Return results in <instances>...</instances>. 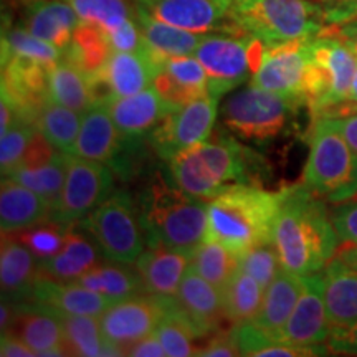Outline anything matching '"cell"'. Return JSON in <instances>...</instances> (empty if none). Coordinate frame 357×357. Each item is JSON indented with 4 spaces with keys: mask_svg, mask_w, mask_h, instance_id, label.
Returning <instances> with one entry per match:
<instances>
[{
    "mask_svg": "<svg viewBox=\"0 0 357 357\" xmlns=\"http://www.w3.org/2000/svg\"><path fill=\"white\" fill-rule=\"evenodd\" d=\"M333 329L323 296V276L312 273L305 276V288L291 316L270 336L294 346H316L328 342Z\"/></svg>",
    "mask_w": 357,
    "mask_h": 357,
    "instance_id": "obj_18",
    "label": "cell"
},
{
    "mask_svg": "<svg viewBox=\"0 0 357 357\" xmlns=\"http://www.w3.org/2000/svg\"><path fill=\"white\" fill-rule=\"evenodd\" d=\"M82 19L65 0H33L25 8L24 25L35 37L65 50L75 37Z\"/></svg>",
    "mask_w": 357,
    "mask_h": 357,
    "instance_id": "obj_25",
    "label": "cell"
},
{
    "mask_svg": "<svg viewBox=\"0 0 357 357\" xmlns=\"http://www.w3.org/2000/svg\"><path fill=\"white\" fill-rule=\"evenodd\" d=\"M82 113L66 108L63 105L52 101L47 96L40 108L37 126L38 131L61 153L71 154L82 128Z\"/></svg>",
    "mask_w": 357,
    "mask_h": 357,
    "instance_id": "obj_39",
    "label": "cell"
},
{
    "mask_svg": "<svg viewBox=\"0 0 357 357\" xmlns=\"http://www.w3.org/2000/svg\"><path fill=\"white\" fill-rule=\"evenodd\" d=\"M190 268L222 291L238 270V255L217 240L205 238L192 253Z\"/></svg>",
    "mask_w": 357,
    "mask_h": 357,
    "instance_id": "obj_41",
    "label": "cell"
},
{
    "mask_svg": "<svg viewBox=\"0 0 357 357\" xmlns=\"http://www.w3.org/2000/svg\"><path fill=\"white\" fill-rule=\"evenodd\" d=\"M38 131V126L26 119H17L7 132H3L2 141H0V169L2 176H7L19 166L22 155H24L26 146L35 132Z\"/></svg>",
    "mask_w": 357,
    "mask_h": 357,
    "instance_id": "obj_46",
    "label": "cell"
},
{
    "mask_svg": "<svg viewBox=\"0 0 357 357\" xmlns=\"http://www.w3.org/2000/svg\"><path fill=\"white\" fill-rule=\"evenodd\" d=\"M124 356H134V357H162L167 356L164 346L160 344L159 337L155 333L149 334V336L139 339V341L132 342L124 349Z\"/></svg>",
    "mask_w": 357,
    "mask_h": 357,
    "instance_id": "obj_52",
    "label": "cell"
},
{
    "mask_svg": "<svg viewBox=\"0 0 357 357\" xmlns=\"http://www.w3.org/2000/svg\"><path fill=\"white\" fill-rule=\"evenodd\" d=\"M328 347L336 354L357 356V323L349 328H334L328 339Z\"/></svg>",
    "mask_w": 357,
    "mask_h": 357,
    "instance_id": "obj_50",
    "label": "cell"
},
{
    "mask_svg": "<svg viewBox=\"0 0 357 357\" xmlns=\"http://www.w3.org/2000/svg\"><path fill=\"white\" fill-rule=\"evenodd\" d=\"M334 258H337L342 265L351 268V270L357 271V243H342L341 247H337Z\"/></svg>",
    "mask_w": 357,
    "mask_h": 357,
    "instance_id": "obj_56",
    "label": "cell"
},
{
    "mask_svg": "<svg viewBox=\"0 0 357 357\" xmlns=\"http://www.w3.org/2000/svg\"><path fill=\"white\" fill-rule=\"evenodd\" d=\"M305 288V276L281 268L276 278L268 284L253 324L268 334H273L287 323Z\"/></svg>",
    "mask_w": 357,
    "mask_h": 357,
    "instance_id": "obj_29",
    "label": "cell"
},
{
    "mask_svg": "<svg viewBox=\"0 0 357 357\" xmlns=\"http://www.w3.org/2000/svg\"><path fill=\"white\" fill-rule=\"evenodd\" d=\"M323 33H333L341 40H344L357 55V17H352V19L342 22V24L333 25V29L328 26Z\"/></svg>",
    "mask_w": 357,
    "mask_h": 357,
    "instance_id": "obj_55",
    "label": "cell"
},
{
    "mask_svg": "<svg viewBox=\"0 0 357 357\" xmlns=\"http://www.w3.org/2000/svg\"><path fill=\"white\" fill-rule=\"evenodd\" d=\"M283 189L271 192L255 184L223 190L208 200L207 238L217 240L242 255L257 245L271 242Z\"/></svg>",
    "mask_w": 357,
    "mask_h": 357,
    "instance_id": "obj_4",
    "label": "cell"
},
{
    "mask_svg": "<svg viewBox=\"0 0 357 357\" xmlns=\"http://www.w3.org/2000/svg\"><path fill=\"white\" fill-rule=\"evenodd\" d=\"M47 95L52 101L82 114L98 102L91 77L65 55L48 70Z\"/></svg>",
    "mask_w": 357,
    "mask_h": 357,
    "instance_id": "obj_30",
    "label": "cell"
},
{
    "mask_svg": "<svg viewBox=\"0 0 357 357\" xmlns=\"http://www.w3.org/2000/svg\"><path fill=\"white\" fill-rule=\"evenodd\" d=\"M261 167L258 154L231 136L205 139L169 159L172 181L189 195L204 200L235 185H258Z\"/></svg>",
    "mask_w": 357,
    "mask_h": 357,
    "instance_id": "obj_2",
    "label": "cell"
},
{
    "mask_svg": "<svg viewBox=\"0 0 357 357\" xmlns=\"http://www.w3.org/2000/svg\"><path fill=\"white\" fill-rule=\"evenodd\" d=\"M60 316L65 328L66 356H123V351L105 336L98 316L66 312H60Z\"/></svg>",
    "mask_w": 357,
    "mask_h": 357,
    "instance_id": "obj_33",
    "label": "cell"
},
{
    "mask_svg": "<svg viewBox=\"0 0 357 357\" xmlns=\"http://www.w3.org/2000/svg\"><path fill=\"white\" fill-rule=\"evenodd\" d=\"M236 346L242 356L255 357H310L329 354V347L323 344L316 346H294L281 342L271 337L253 323L236 324L231 329Z\"/></svg>",
    "mask_w": 357,
    "mask_h": 357,
    "instance_id": "obj_34",
    "label": "cell"
},
{
    "mask_svg": "<svg viewBox=\"0 0 357 357\" xmlns=\"http://www.w3.org/2000/svg\"><path fill=\"white\" fill-rule=\"evenodd\" d=\"M114 171L108 164L70 154L68 172L60 197L53 204L50 220L71 229L113 194Z\"/></svg>",
    "mask_w": 357,
    "mask_h": 357,
    "instance_id": "obj_11",
    "label": "cell"
},
{
    "mask_svg": "<svg viewBox=\"0 0 357 357\" xmlns=\"http://www.w3.org/2000/svg\"><path fill=\"white\" fill-rule=\"evenodd\" d=\"M63 55L65 50L35 37L25 26H10L2 33V63L10 58H25L52 66Z\"/></svg>",
    "mask_w": 357,
    "mask_h": 357,
    "instance_id": "obj_42",
    "label": "cell"
},
{
    "mask_svg": "<svg viewBox=\"0 0 357 357\" xmlns=\"http://www.w3.org/2000/svg\"><path fill=\"white\" fill-rule=\"evenodd\" d=\"M106 102L116 128L128 142H139L144 136H149L167 113L176 109L160 96L154 84L136 95L114 98Z\"/></svg>",
    "mask_w": 357,
    "mask_h": 357,
    "instance_id": "obj_20",
    "label": "cell"
},
{
    "mask_svg": "<svg viewBox=\"0 0 357 357\" xmlns=\"http://www.w3.org/2000/svg\"><path fill=\"white\" fill-rule=\"evenodd\" d=\"M0 356L2 357H32L37 356L33 349H30L29 346L22 341L20 337H17L15 334L10 331L2 333V339H0Z\"/></svg>",
    "mask_w": 357,
    "mask_h": 357,
    "instance_id": "obj_54",
    "label": "cell"
},
{
    "mask_svg": "<svg viewBox=\"0 0 357 357\" xmlns=\"http://www.w3.org/2000/svg\"><path fill=\"white\" fill-rule=\"evenodd\" d=\"M32 301L66 314H89L98 318L114 303L77 281H58L43 275L35 281Z\"/></svg>",
    "mask_w": 357,
    "mask_h": 357,
    "instance_id": "obj_23",
    "label": "cell"
},
{
    "mask_svg": "<svg viewBox=\"0 0 357 357\" xmlns=\"http://www.w3.org/2000/svg\"><path fill=\"white\" fill-rule=\"evenodd\" d=\"M144 293L155 298H174L190 268V257L166 247H149L136 263Z\"/></svg>",
    "mask_w": 357,
    "mask_h": 357,
    "instance_id": "obj_24",
    "label": "cell"
},
{
    "mask_svg": "<svg viewBox=\"0 0 357 357\" xmlns=\"http://www.w3.org/2000/svg\"><path fill=\"white\" fill-rule=\"evenodd\" d=\"M68 230L70 229H66V227L48 218V220L37 223V225L20 230L17 238L25 247L30 248V252L38 258V261H42L60 252L65 243V236Z\"/></svg>",
    "mask_w": 357,
    "mask_h": 357,
    "instance_id": "obj_44",
    "label": "cell"
},
{
    "mask_svg": "<svg viewBox=\"0 0 357 357\" xmlns=\"http://www.w3.org/2000/svg\"><path fill=\"white\" fill-rule=\"evenodd\" d=\"M162 58L151 48L144 52L111 50L102 68L91 77L96 101L131 96L151 88Z\"/></svg>",
    "mask_w": 357,
    "mask_h": 357,
    "instance_id": "obj_13",
    "label": "cell"
},
{
    "mask_svg": "<svg viewBox=\"0 0 357 357\" xmlns=\"http://www.w3.org/2000/svg\"><path fill=\"white\" fill-rule=\"evenodd\" d=\"M164 311V298H155L149 293L144 296L136 294L126 300L114 301L102 312L100 316L101 329L108 341L118 346L124 356L128 346L155 331Z\"/></svg>",
    "mask_w": 357,
    "mask_h": 357,
    "instance_id": "obj_17",
    "label": "cell"
},
{
    "mask_svg": "<svg viewBox=\"0 0 357 357\" xmlns=\"http://www.w3.org/2000/svg\"><path fill=\"white\" fill-rule=\"evenodd\" d=\"M58 149L52 144L42 132L37 131L26 146L24 155H22L19 166L17 167H40L43 164L50 162L55 158Z\"/></svg>",
    "mask_w": 357,
    "mask_h": 357,
    "instance_id": "obj_49",
    "label": "cell"
},
{
    "mask_svg": "<svg viewBox=\"0 0 357 357\" xmlns=\"http://www.w3.org/2000/svg\"><path fill=\"white\" fill-rule=\"evenodd\" d=\"M281 268L283 266L273 242L257 245L238 257V270L253 276L265 289L276 278Z\"/></svg>",
    "mask_w": 357,
    "mask_h": 357,
    "instance_id": "obj_45",
    "label": "cell"
},
{
    "mask_svg": "<svg viewBox=\"0 0 357 357\" xmlns=\"http://www.w3.org/2000/svg\"><path fill=\"white\" fill-rule=\"evenodd\" d=\"M326 3H334V6H349V3H357V0H321Z\"/></svg>",
    "mask_w": 357,
    "mask_h": 357,
    "instance_id": "obj_58",
    "label": "cell"
},
{
    "mask_svg": "<svg viewBox=\"0 0 357 357\" xmlns=\"http://www.w3.org/2000/svg\"><path fill=\"white\" fill-rule=\"evenodd\" d=\"M70 154L58 151L55 158L50 162L43 164L40 167H15L7 176L12 181L29 187L33 192L47 200L52 205L60 197L61 189H63L66 181V172H68Z\"/></svg>",
    "mask_w": 357,
    "mask_h": 357,
    "instance_id": "obj_38",
    "label": "cell"
},
{
    "mask_svg": "<svg viewBox=\"0 0 357 357\" xmlns=\"http://www.w3.org/2000/svg\"><path fill=\"white\" fill-rule=\"evenodd\" d=\"M77 10L82 22L100 26L105 33L113 32L134 17V6L126 0H65Z\"/></svg>",
    "mask_w": 357,
    "mask_h": 357,
    "instance_id": "obj_43",
    "label": "cell"
},
{
    "mask_svg": "<svg viewBox=\"0 0 357 357\" xmlns=\"http://www.w3.org/2000/svg\"><path fill=\"white\" fill-rule=\"evenodd\" d=\"M265 43L248 33H205L194 55L208 77V93L222 98L258 70Z\"/></svg>",
    "mask_w": 357,
    "mask_h": 357,
    "instance_id": "obj_10",
    "label": "cell"
},
{
    "mask_svg": "<svg viewBox=\"0 0 357 357\" xmlns=\"http://www.w3.org/2000/svg\"><path fill=\"white\" fill-rule=\"evenodd\" d=\"M139 142L124 141L109 113L108 102L100 101L93 105L82 116V128L75 141L71 155L108 164L114 172L126 174V151Z\"/></svg>",
    "mask_w": 357,
    "mask_h": 357,
    "instance_id": "obj_14",
    "label": "cell"
},
{
    "mask_svg": "<svg viewBox=\"0 0 357 357\" xmlns=\"http://www.w3.org/2000/svg\"><path fill=\"white\" fill-rule=\"evenodd\" d=\"M111 50L116 52H144L147 50V43L137 24L136 17H131L124 24H121L113 32L106 33Z\"/></svg>",
    "mask_w": 357,
    "mask_h": 357,
    "instance_id": "obj_47",
    "label": "cell"
},
{
    "mask_svg": "<svg viewBox=\"0 0 357 357\" xmlns=\"http://www.w3.org/2000/svg\"><path fill=\"white\" fill-rule=\"evenodd\" d=\"M154 88L174 108L208 95V77L195 55L164 56L154 78Z\"/></svg>",
    "mask_w": 357,
    "mask_h": 357,
    "instance_id": "obj_21",
    "label": "cell"
},
{
    "mask_svg": "<svg viewBox=\"0 0 357 357\" xmlns=\"http://www.w3.org/2000/svg\"><path fill=\"white\" fill-rule=\"evenodd\" d=\"M111 53L108 37L100 26L82 22L71 43L65 48V58L78 65L89 77L102 68Z\"/></svg>",
    "mask_w": 357,
    "mask_h": 357,
    "instance_id": "obj_40",
    "label": "cell"
},
{
    "mask_svg": "<svg viewBox=\"0 0 357 357\" xmlns=\"http://www.w3.org/2000/svg\"><path fill=\"white\" fill-rule=\"evenodd\" d=\"M139 217L149 247L192 253L207 238L208 204L189 195L172 178L158 176L139 199Z\"/></svg>",
    "mask_w": 357,
    "mask_h": 357,
    "instance_id": "obj_3",
    "label": "cell"
},
{
    "mask_svg": "<svg viewBox=\"0 0 357 357\" xmlns=\"http://www.w3.org/2000/svg\"><path fill=\"white\" fill-rule=\"evenodd\" d=\"M7 331L20 337L37 356H66L63 321L53 307L37 301L15 303V314Z\"/></svg>",
    "mask_w": 357,
    "mask_h": 357,
    "instance_id": "obj_19",
    "label": "cell"
},
{
    "mask_svg": "<svg viewBox=\"0 0 357 357\" xmlns=\"http://www.w3.org/2000/svg\"><path fill=\"white\" fill-rule=\"evenodd\" d=\"M109 261L134 265L146 247L139 208L128 192L111 194L79 222Z\"/></svg>",
    "mask_w": 357,
    "mask_h": 357,
    "instance_id": "obj_9",
    "label": "cell"
},
{
    "mask_svg": "<svg viewBox=\"0 0 357 357\" xmlns=\"http://www.w3.org/2000/svg\"><path fill=\"white\" fill-rule=\"evenodd\" d=\"M77 283L83 284L93 291L108 296L111 301H121L126 298L136 296L144 291L142 280L137 270H132L124 263H98L91 270L86 271Z\"/></svg>",
    "mask_w": 357,
    "mask_h": 357,
    "instance_id": "obj_35",
    "label": "cell"
},
{
    "mask_svg": "<svg viewBox=\"0 0 357 357\" xmlns=\"http://www.w3.org/2000/svg\"><path fill=\"white\" fill-rule=\"evenodd\" d=\"M38 276V258L17 236L2 231V252H0L2 298L12 303L32 301L33 287Z\"/></svg>",
    "mask_w": 357,
    "mask_h": 357,
    "instance_id": "obj_22",
    "label": "cell"
},
{
    "mask_svg": "<svg viewBox=\"0 0 357 357\" xmlns=\"http://www.w3.org/2000/svg\"><path fill=\"white\" fill-rule=\"evenodd\" d=\"M223 314L234 324L252 323L260 310L265 288L242 270H236L222 289Z\"/></svg>",
    "mask_w": 357,
    "mask_h": 357,
    "instance_id": "obj_37",
    "label": "cell"
},
{
    "mask_svg": "<svg viewBox=\"0 0 357 357\" xmlns=\"http://www.w3.org/2000/svg\"><path fill=\"white\" fill-rule=\"evenodd\" d=\"M331 220L342 243H357V200L337 204L331 212Z\"/></svg>",
    "mask_w": 357,
    "mask_h": 357,
    "instance_id": "obj_48",
    "label": "cell"
},
{
    "mask_svg": "<svg viewBox=\"0 0 357 357\" xmlns=\"http://www.w3.org/2000/svg\"><path fill=\"white\" fill-rule=\"evenodd\" d=\"M310 61L311 38L266 47L261 63L252 77V84L268 91L296 96L305 101Z\"/></svg>",
    "mask_w": 357,
    "mask_h": 357,
    "instance_id": "obj_15",
    "label": "cell"
},
{
    "mask_svg": "<svg viewBox=\"0 0 357 357\" xmlns=\"http://www.w3.org/2000/svg\"><path fill=\"white\" fill-rule=\"evenodd\" d=\"M323 296L333 328L357 323V271L333 258L324 268Z\"/></svg>",
    "mask_w": 357,
    "mask_h": 357,
    "instance_id": "obj_28",
    "label": "cell"
},
{
    "mask_svg": "<svg viewBox=\"0 0 357 357\" xmlns=\"http://www.w3.org/2000/svg\"><path fill=\"white\" fill-rule=\"evenodd\" d=\"M149 15L195 33H243L230 20V0H132Z\"/></svg>",
    "mask_w": 357,
    "mask_h": 357,
    "instance_id": "obj_16",
    "label": "cell"
},
{
    "mask_svg": "<svg viewBox=\"0 0 357 357\" xmlns=\"http://www.w3.org/2000/svg\"><path fill=\"white\" fill-rule=\"evenodd\" d=\"M281 266L306 276L319 273L336 255L339 236L326 200L305 184L283 189L271 235Z\"/></svg>",
    "mask_w": 357,
    "mask_h": 357,
    "instance_id": "obj_1",
    "label": "cell"
},
{
    "mask_svg": "<svg viewBox=\"0 0 357 357\" xmlns=\"http://www.w3.org/2000/svg\"><path fill=\"white\" fill-rule=\"evenodd\" d=\"M334 123L351 149L357 154V108H349L342 111L341 114L334 116Z\"/></svg>",
    "mask_w": 357,
    "mask_h": 357,
    "instance_id": "obj_53",
    "label": "cell"
},
{
    "mask_svg": "<svg viewBox=\"0 0 357 357\" xmlns=\"http://www.w3.org/2000/svg\"><path fill=\"white\" fill-rule=\"evenodd\" d=\"M230 20L240 32L273 47L318 37L328 29V10L311 0H230Z\"/></svg>",
    "mask_w": 357,
    "mask_h": 357,
    "instance_id": "obj_5",
    "label": "cell"
},
{
    "mask_svg": "<svg viewBox=\"0 0 357 357\" xmlns=\"http://www.w3.org/2000/svg\"><path fill=\"white\" fill-rule=\"evenodd\" d=\"M301 106L300 98L250 84L225 101L222 119L240 139L266 144L288 131Z\"/></svg>",
    "mask_w": 357,
    "mask_h": 357,
    "instance_id": "obj_8",
    "label": "cell"
},
{
    "mask_svg": "<svg viewBox=\"0 0 357 357\" xmlns=\"http://www.w3.org/2000/svg\"><path fill=\"white\" fill-rule=\"evenodd\" d=\"M218 101L220 98L208 93L167 113L147 136L155 154L169 160L182 151L208 139L217 121Z\"/></svg>",
    "mask_w": 357,
    "mask_h": 357,
    "instance_id": "obj_12",
    "label": "cell"
},
{
    "mask_svg": "<svg viewBox=\"0 0 357 357\" xmlns=\"http://www.w3.org/2000/svg\"><path fill=\"white\" fill-rule=\"evenodd\" d=\"M356 71L357 55L344 40L333 33L311 38L305 102L314 118H331L347 106Z\"/></svg>",
    "mask_w": 357,
    "mask_h": 357,
    "instance_id": "obj_7",
    "label": "cell"
},
{
    "mask_svg": "<svg viewBox=\"0 0 357 357\" xmlns=\"http://www.w3.org/2000/svg\"><path fill=\"white\" fill-rule=\"evenodd\" d=\"M303 184L326 202L342 204L357 197V154L333 118H314Z\"/></svg>",
    "mask_w": 357,
    "mask_h": 357,
    "instance_id": "obj_6",
    "label": "cell"
},
{
    "mask_svg": "<svg viewBox=\"0 0 357 357\" xmlns=\"http://www.w3.org/2000/svg\"><path fill=\"white\" fill-rule=\"evenodd\" d=\"M134 17L139 24L147 47L160 56L194 55L205 35L160 22L137 6H134Z\"/></svg>",
    "mask_w": 357,
    "mask_h": 357,
    "instance_id": "obj_32",
    "label": "cell"
},
{
    "mask_svg": "<svg viewBox=\"0 0 357 357\" xmlns=\"http://www.w3.org/2000/svg\"><path fill=\"white\" fill-rule=\"evenodd\" d=\"M197 356L202 357H235L242 356L240 354L238 346H236V341L231 331L229 334H220V336L213 337L207 346L202 347L197 352Z\"/></svg>",
    "mask_w": 357,
    "mask_h": 357,
    "instance_id": "obj_51",
    "label": "cell"
},
{
    "mask_svg": "<svg viewBox=\"0 0 357 357\" xmlns=\"http://www.w3.org/2000/svg\"><path fill=\"white\" fill-rule=\"evenodd\" d=\"M164 307L166 311L154 333L166 349V354L171 357L197 356L199 351L195 349L194 339L204 337L202 333L177 306L174 298H164Z\"/></svg>",
    "mask_w": 357,
    "mask_h": 357,
    "instance_id": "obj_36",
    "label": "cell"
},
{
    "mask_svg": "<svg viewBox=\"0 0 357 357\" xmlns=\"http://www.w3.org/2000/svg\"><path fill=\"white\" fill-rule=\"evenodd\" d=\"M52 205L29 187L2 178L0 189V229L7 234L20 231L50 218Z\"/></svg>",
    "mask_w": 357,
    "mask_h": 357,
    "instance_id": "obj_27",
    "label": "cell"
},
{
    "mask_svg": "<svg viewBox=\"0 0 357 357\" xmlns=\"http://www.w3.org/2000/svg\"><path fill=\"white\" fill-rule=\"evenodd\" d=\"M347 105L352 106V108H357V71L354 75V79H352L351 89H349V100H347Z\"/></svg>",
    "mask_w": 357,
    "mask_h": 357,
    "instance_id": "obj_57",
    "label": "cell"
},
{
    "mask_svg": "<svg viewBox=\"0 0 357 357\" xmlns=\"http://www.w3.org/2000/svg\"><path fill=\"white\" fill-rule=\"evenodd\" d=\"M96 247L86 240V236L70 229L60 252L38 261L40 275L58 281H77L100 263V248L96 250Z\"/></svg>",
    "mask_w": 357,
    "mask_h": 357,
    "instance_id": "obj_31",
    "label": "cell"
},
{
    "mask_svg": "<svg viewBox=\"0 0 357 357\" xmlns=\"http://www.w3.org/2000/svg\"><path fill=\"white\" fill-rule=\"evenodd\" d=\"M174 300L187 318L197 326L202 336H207L208 333L217 329L218 318L225 316L220 289L195 273L192 268L185 273Z\"/></svg>",
    "mask_w": 357,
    "mask_h": 357,
    "instance_id": "obj_26",
    "label": "cell"
}]
</instances>
